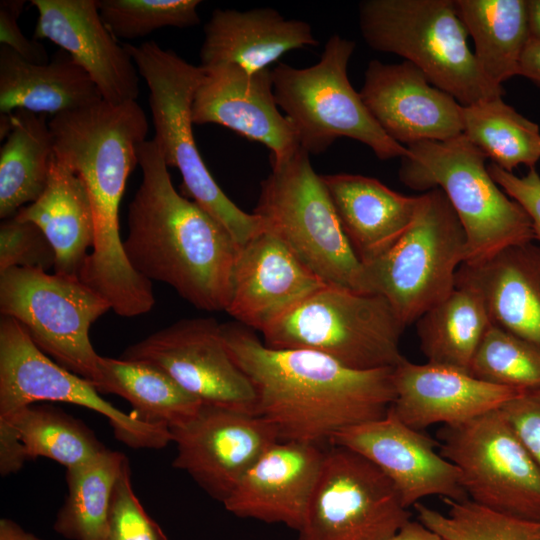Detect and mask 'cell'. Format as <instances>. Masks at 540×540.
Listing matches in <instances>:
<instances>
[{"mask_svg":"<svg viewBox=\"0 0 540 540\" xmlns=\"http://www.w3.org/2000/svg\"><path fill=\"white\" fill-rule=\"evenodd\" d=\"M225 344L256 394V414L280 441L324 448L339 431L384 417L393 367L358 370L310 350L267 347L250 328L221 324Z\"/></svg>","mask_w":540,"mask_h":540,"instance_id":"cell-1","label":"cell"},{"mask_svg":"<svg viewBox=\"0 0 540 540\" xmlns=\"http://www.w3.org/2000/svg\"><path fill=\"white\" fill-rule=\"evenodd\" d=\"M142 181L128 207L123 241L133 269L172 287L200 310L225 311L237 247L210 214L180 194L156 142L138 148Z\"/></svg>","mask_w":540,"mask_h":540,"instance_id":"cell-2","label":"cell"},{"mask_svg":"<svg viewBox=\"0 0 540 540\" xmlns=\"http://www.w3.org/2000/svg\"><path fill=\"white\" fill-rule=\"evenodd\" d=\"M359 27L368 46L405 58L462 106L504 94L470 50L456 0H365Z\"/></svg>","mask_w":540,"mask_h":540,"instance_id":"cell-3","label":"cell"},{"mask_svg":"<svg viewBox=\"0 0 540 540\" xmlns=\"http://www.w3.org/2000/svg\"><path fill=\"white\" fill-rule=\"evenodd\" d=\"M149 89V105L158 145L167 167L182 177L183 195L210 214L228 232L237 250L263 231L254 213L240 209L216 183L196 145L191 119L195 91L204 69L161 48L154 41L123 44Z\"/></svg>","mask_w":540,"mask_h":540,"instance_id":"cell-4","label":"cell"},{"mask_svg":"<svg viewBox=\"0 0 540 540\" xmlns=\"http://www.w3.org/2000/svg\"><path fill=\"white\" fill-rule=\"evenodd\" d=\"M407 149L400 181L417 191L439 188L445 193L467 237L464 263L476 264L507 246L533 241L527 213L494 181L487 156L464 134Z\"/></svg>","mask_w":540,"mask_h":540,"instance_id":"cell-5","label":"cell"},{"mask_svg":"<svg viewBox=\"0 0 540 540\" xmlns=\"http://www.w3.org/2000/svg\"><path fill=\"white\" fill-rule=\"evenodd\" d=\"M309 153L299 147L288 159L271 164L261 182L254 214L325 284L373 294L366 268L352 249Z\"/></svg>","mask_w":540,"mask_h":540,"instance_id":"cell-6","label":"cell"},{"mask_svg":"<svg viewBox=\"0 0 540 540\" xmlns=\"http://www.w3.org/2000/svg\"><path fill=\"white\" fill-rule=\"evenodd\" d=\"M405 327L379 294L324 285L284 313L262 333L274 349H304L343 365L370 370L395 367L405 357Z\"/></svg>","mask_w":540,"mask_h":540,"instance_id":"cell-7","label":"cell"},{"mask_svg":"<svg viewBox=\"0 0 540 540\" xmlns=\"http://www.w3.org/2000/svg\"><path fill=\"white\" fill-rule=\"evenodd\" d=\"M354 49L353 41L332 35L318 63L306 68L280 63L272 70L276 103L309 154L347 137L367 145L380 160L403 158L407 147L385 133L349 81Z\"/></svg>","mask_w":540,"mask_h":540,"instance_id":"cell-8","label":"cell"},{"mask_svg":"<svg viewBox=\"0 0 540 540\" xmlns=\"http://www.w3.org/2000/svg\"><path fill=\"white\" fill-rule=\"evenodd\" d=\"M466 256L464 228L445 193L433 188L419 195L400 240L364 266L371 292L388 301L406 328L454 289Z\"/></svg>","mask_w":540,"mask_h":540,"instance_id":"cell-9","label":"cell"},{"mask_svg":"<svg viewBox=\"0 0 540 540\" xmlns=\"http://www.w3.org/2000/svg\"><path fill=\"white\" fill-rule=\"evenodd\" d=\"M110 304L78 277L35 268L0 272V311L18 321L35 345L98 389L100 356L89 338Z\"/></svg>","mask_w":540,"mask_h":540,"instance_id":"cell-10","label":"cell"},{"mask_svg":"<svg viewBox=\"0 0 540 540\" xmlns=\"http://www.w3.org/2000/svg\"><path fill=\"white\" fill-rule=\"evenodd\" d=\"M441 455L459 470L468 498L495 512L540 521V468L500 408L442 425Z\"/></svg>","mask_w":540,"mask_h":540,"instance_id":"cell-11","label":"cell"},{"mask_svg":"<svg viewBox=\"0 0 540 540\" xmlns=\"http://www.w3.org/2000/svg\"><path fill=\"white\" fill-rule=\"evenodd\" d=\"M410 519L383 471L351 449L329 445L297 540H387Z\"/></svg>","mask_w":540,"mask_h":540,"instance_id":"cell-12","label":"cell"},{"mask_svg":"<svg viewBox=\"0 0 540 540\" xmlns=\"http://www.w3.org/2000/svg\"><path fill=\"white\" fill-rule=\"evenodd\" d=\"M38 401L64 402L93 410L109 421L115 437L131 448L160 449L172 441L170 429L125 413L104 400L88 380L53 361L9 316L0 320V419Z\"/></svg>","mask_w":540,"mask_h":540,"instance_id":"cell-13","label":"cell"},{"mask_svg":"<svg viewBox=\"0 0 540 540\" xmlns=\"http://www.w3.org/2000/svg\"><path fill=\"white\" fill-rule=\"evenodd\" d=\"M121 358L149 363L202 404L256 414V394L213 318L179 320L129 346Z\"/></svg>","mask_w":540,"mask_h":540,"instance_id":"cell-14","label":"cell"},{"mask_svg":"<svg viewBox=\"0 0 540 540\" xmlns=\"http://www.w3.org/2000/svg\"><path fill=\"white\" fill-rule=\"evenodd\" d=\"M170 432L177 448L173 467L222 504L262 454L280 441L275 427L257 414L205 404Z\"/></svg>","mask_w":540,"mask_h":540,"instance_id":"cell-15","label":"cell"},{"mask_svg":"<svg viewBox=\"0 0 540 540\" xmlns=\"http://www.w3.org/2000/svg\"><path fill=\"white\" fill-rule=\"evenodd\" d=\"M330 445L351 449L375 464L394 483L406 508L430 496L468 498L459 470L437 451L438 442L404 424L391 409L380 419L337 432Z\"/></svg>","mask_w":540,"mask_h":540,"instance_id":"cell-16","label":"cell"},{"mask_svg":"<svg viewBox=\"0 0 540 540\" xmlns=\"http://www.w3.org/2000/svg\"><path fill=\"white\" fill-rule=\"evenodd\" d=\"M203 69L191 107L193 124L220 125L263 144L271 164L285 161L300 147L293 125L278 109L270 68L254 74L234 64Z\"/></svg>","mask_w":540,"mask_h":540,"instance_id":"cell-17","label":"cell"},{"mask_svg":"<svg viewBox=\"0 0 540 540\" xmlns=\"http://www.w3.org/2000/svg\"><path fill=\"white\" fill-rule=\"evenodd\" d=\"M360 95L385 133L405 147L463 134V106L408 61H370Z\"/></svg>","mask_w":540,"mask_h":540,"instance_id":"cell-18","label":"cell"},{"mask_svg":"<svg viewBox=\"0 0 540 540\" xmlns=\"http://www.w3.org/2000/svg\"><path fill=\"white\" fill-rule=\"evenodd\" d=\"M38 12L33 39L67 52L112 104L136 101L139 73L123 44L103 23L97 0H32Z\"/></svg>","mask_w":540,"mask_h":540,"instance_id":"cell-19","label":"cell"},{"mask_svg":"<svg viewBox=\"0 0 540 540\" xmlns=\"http://www.w3.org/2000/svg\"><path fill=\"white\" fill-rule=\"evenodd\" d=\"M324 285L282 241L263 230L237 250L226 312L262 332Z\"/></svg>","mask_w":540,"mask_h":540,"instance_id":"cell-20","label":"cell"},{"mask_svg":"<svg viewBox=\"0 0 540 540\" xmlns=\"http://www.w3.org/2000/svg\"><path fill=\"white\" fill-rule=\"evenodd\" d=\"M324 450L301 442L277 441L241 478L223 502L225 509L241 518L281 523L299 531Z\"/></svg>","mask_w":540,"mask_h":540,"instance_id":"cell-21","label":"cell"},{"mask_svg":"<svg viewBox=\"0 0 540 540\" xmlns=\"http://www.w3.org/2000/svg\"><path fill=\"white\" fill-rule=\"evenodd\" d=\"M390 409L407 426L422 431L450 425L500 408L520 390L481 381L469 373L404 358L393 367ZM522 391V390H521Z\"/></svg>","mask_w":540,"mask_h":540,"instance_id":"cell-22","label":"cell"},{"mask_svg":"<svg viewBox=\"0 0 540 540\" xmlns=\"http://www.w3.org/2000/svg\"><path fill=\"white\" fill-rule=\"evenodd\" d=\"M455 283L479 291L493 325L540 347V245L514 244L463 263Z\"/></svg>","mask_w":540,"mask_h":540,"instance_id":"cell-23","label":"cell"},{"mask_svg":"<svg viewBox=\"0 0 540 540\" xmlns=\"http://www.w3.org/2000/svg\"><path fill=\"white\" fill-rule=\"evenodd\" d=\"M318 43L309 23L272 8L215 9L204 26L200 66L234 64L254 74L291 50Z\"/></svg>","mask_w":540,"mask_h":540,"instance_id":"cell-24","label":"cell"},{"mask_svg":"<svg viewBox=\"0 0 540 540\" xmlns=\"http://www.w3.org/2000/svg\"><path fill=\"white\" fill-rule=\"evenodd\" d=\"M321 176L342 229L364 265L387 253L411 225L419 195L400 194L358 174Z\"/></svg>","mask_w":540,"mask_h":540,"instance_id":"cell-25","label":"cell"},{"mask_svg":"<svg viewBox=\"0 0 540 540\" xmlns=\"http://www.w3.org/2000/svg\"><path fill=\"white\" fill-rule=\"evenodd\" d=\"M101 100L95 83L64 50L46 64H35L0 45L1 114L27 110L56 116Z\"/></svg>","mask_w":540,"mask_h":540,"instance_id":"cell-26","label":"cell"},{"mask_svg":"<svg viewBox=\"0 0 540 540\" xmlns=\"http://www.w3.org/2000/svg\"><path fill=\"white\" fill-rule=\"evenodd\" d=\"M17 218L38 226L56 255L54 272L78 277L94 240V218L82 179L53 156L44 192Z\"/></svg>","mask_w":540,"mask_h":540,"instance_id":"cell-27","label":"cell"},{"mask_svg":"<svg viewBox=\"0 0 540 540\" xmlns=\"http://www.w3.org/2000/svg\"><path fill=\"white\" fill-rule=\"evenodd\" d=\"M416 325L427 363L469 373L491 320L479 291L468 284L455 283L454 289L426 311Z\"/></svg>","mask_w":540,"mask_h":540,"instance_id":"cell-28","label":"cell"},{"mask_svg":"<svg viewBox=\"0 0 540 540\" xmlns=\"http://www.w3.org/2000/svg\"><path fill=\"white\" fill-rule=\"evenodd\" d=\"M0 149V218L13 217L44 192L54 156L53 135L43 114L16 110Z\"/></svg>","mask_w":540,"mask_h":540,"instance_id":"cell-29","label":"cell"},{"mask_svg":"<svg viewBox=\"0 0 540 540\" xmlns=\"http://www.w3.org/2000/svg\"><path fill=\"white\" fill-rule=\"evenodd\" d=\"M456 5L485 76L502 86L519 75L531 36L527 0H456Z\"/></svg>","mask_w":540,"mask_h":540,"instance_id":"cell-30","label":"cell"},{"mask_svg":"<svg viewBox=\"0 0 540 540\" xmlns=\"http://www.w3.org/2000/svg\"><path fill=\"white\" fill-rule=\"evenodd\" d=\"M99 369L98 392L123 397L146 422L171 429L189 421L202 406L171 377L149 363L100 356Z\"/></svg>","mask_w":540,"mask_h":540,"instance_id":"cell-31","label":"cell"},{"mask_svg":"<svg viewBox=\"0 0 540 540\" xmlns=\"http://www.w3.org/2000/svg\"><path fill=\"white\" fill-rule=\"evenodd\" d=\"M127 461L105 449L87 462L67 468L68 493L54 530L70 540H103L117 479Z\"/></svg>","mask_w":540,"mask_h":540,"instance_id":"cell-32","label":"cell"},{"mask_svg":"<svg viewBox=\"0 0 540 540\" xmlns=\"http://www.w3.org/2000/svg\"><path fill=\"white\" fill-rule=\"evenodd\" d=\"M463 127V134L506 171L519 165L533 168L540 159L539 126L502 97L463 106Z\"/></svg>","mask_w":540,"mask_h":540,"instance_id":"cell-33","label":"cell"},{"mask_svg":"<svg viewBox=\"0 0 540 540\" xmlns=\"http://www.w3.org/2000/svg\"><path fill=\"white\" fill-rule=\"evenodd\" d=\"M0 422L14 430L27 459L46 457L66 469L106 449L83 422L59 409L32 404Z\"/></svg>","mask_w":540,"mask_h":540,"instance_id":"cell-34","label":"cell"},{"mask_svg":"<svg viewBox=\"0 0 540 540\" xmlns=\"http://www.w3.org/2000/svg\"><path fill=\"white\" fill-rule=\"evenodd\" d=\"M473 377L524 390L540 385V347L491 323L470 365Z\"/></svg>","mask_w":540,"mask_h":540,"instance_id":"cell-35","label":"cell"},{"mask_svg":"<svg viewBox=\"0 0 540 540\" xmlns=\"http://www.w3.org/2000/svg\"><path fill=\"white\" fill-rule=\"evenodd\" d=\"M443 501L448 505L446 514L421 502L413 508L418 520L445 540H534L533 522L495 512L469 498Z\"/></svg>","mask_w":540,"mask_h":540,"instance_id":"cell-36","label":"cell"},{"mask_svg":"<svg viewBox=\"0 0 540 540\" xmlns=\"http://www.w3.org/2000/svg\"><path fill=\"white\" fill-rule=\"evenodd\" d=\"M199 0H97L100 17L117 39H137L167 26L200 23Z\"/></svg>","mask_w":540,"mask_h":540,"instance_id":"cell-37","label":"cell"},{"mask_svg":"<svg viewBox=\"0 0 540 540\" xmlns=\"http://www.w3.org/2000/svg\"><path fill=\"white\" fill-rule=\"evenodd\" d=\"M103 540H167L134 493L128 460L114 487Z\"/></svg>","mask_w":540,"mask_h":540,"instance_id":"cell-38","label":"cell"},{"mask_svg":"<svg viewBox=\"0 0 540 540\" xmlns=\"http://www.w3.org/2000/svg\"><path fill=\"white\" fill-rule=\"evenodd\" d=\"M56 255L41 229L16 216L0 225V272L13 267L49 271L55 267Z\"/></svg>","mask_w":540,"mask_h":540,"instance_id":"cell-39","label":"cell"},{"mask_svg":"<svg viewBox=\"0 0 540 540\" xmlns=\"http://www.w3.org/2000/svg\"><path fill=\"white\" fill-rule=\"evenodd\" d=\"M500 410L540 468V385L520 391Z\"/></svg>","mask_w":540,"mask_h":540,"instance_id":"cell-40","label":"cell"},{"mask_svg":"<svg viewBox=\"0 0 540 540\" xmlns=\"http://www.w3.org/2000/svg\"><path fill=\"white\" fill-rule=\"evenodd\" d=\"M488 171L503 191L518 202L527 213L534 232V239L540 242V175L536 168L522 177L490 163Z\"/></svg>","mask_w":540,"mask_h":540,"instance_id":"cell-41","label":"cell"},{"mask_svg":"<svg viewBox=\"0 0 540 540\" xmlns=\"http://www.w3.org/2000/svg\"><path fill=\"white\" fill-rule=\"evenodd\" d=\"M25 3L24 0L0 2V43L8 46L29 62L46 64L49 58L45 46L35 39L27 38L18 26V19Z\"/></svg>","mask_w":540,"mask_h":540,"instance_id":"cell-42","label":"cell"},{"mask_svg":"<svg viewBox=\"0 0 540 540\" xmlns=\"http://www.w3.org/2000/svg\"><path fill=\"white\" fill-rule=\"evenodd\" d=\"M27 460L14 430L0 422V473L7 476L18 472Z\"/></svg>","mask_w":540,"mask_h":540,"instance_id":"cell-43","label":"cell"},{"mask_svg":"<svg viewBox=\"0 0 540 540\" xmlns=\"http://www.w3.org/2000/svg\"><path fill=\"white\" fill-rule=\"evenodd\" d=\"M520 76L540 87V37L530 36L522 54Z\"/></svg>","mask_w":540,"mask_h":540,"instance_id":"cell-44","label":"cell"},{"mask_svg":"<svg viewBox=\"0 0 540 540\" xmlns=\"http://www.w3.org/2000/svg\"><path fill=\"white\" fill-rule=\"evenodd\" d=\"M387 540H445L435 531L419 520L407 521L395 534Z\"/></svg>","mask_w":540,"mask_h":540,"instance_id":"cell-45","label":"cell"},{"mask_svg":"<svg viewBox=\"0 0 540 540\" xmlns=\"http://www.w3.org/2000/svg\"><path fill=\"white\" fill-rule=\"evenodd\" d=\"M0 540H43L38 536L25 531L16 522L2 518L0 520Z\"/></svg>","mask_w":540,"mask_h":540,"instance_id":"cell-46","label":"cell"},{"mask_svg":"<svg viewBox=\"0 0 540 540\" xmlns=\"http://www.w3.org/2000/svg\"><path fill=\"white\" fill-rule=\"evenodd\" d=\"M531 36L540 37V0H527Z\"/></svg>","mask_w":540,"mask_h":540,"instance_id":"cell-47","label":"cell"},{"mask_svg":"<svg viewBox=\"0 0 540 540\" xmlns=\"http://www.w3.org/2000/svg\"><path fill=\"white\" fill-rule=\"evenodd\" d=\"M532 535L534 540H540V521L532 523Z\"/></svg>","mask_w":540,"mask_h":540,"instance_id":"cell-48","label":"cell"}]
</instances>
